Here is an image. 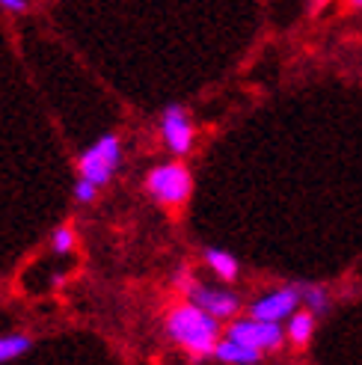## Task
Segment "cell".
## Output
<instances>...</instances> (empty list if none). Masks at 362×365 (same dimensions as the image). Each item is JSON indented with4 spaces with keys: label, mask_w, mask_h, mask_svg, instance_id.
<instances>
[{
    "label": "cell",
    "mask_w": 362,
    "mask_h": 365,
    "mask_svg": "<svg viewBox=\"0 0 362 365\" xmlns=\"http://www.w3.org/2000/svg\"><path fill=\"white\" fill-rule=\"evenodd\" d=\"M164 333L170 341H175L181 351H187L193 359L214 356V348L220 341V318L205 312L199 303L187 300L172 306L164 318Z\"/></svg>",
    "instance_id": "1"
},
{
    "label": "cell",
    "mask_w": 362,
    "mask_h": 365,
    "mask_svg": "<svg viewBox=\"0 0 362 365\" xmlns=\"http://www.w3.org/2000/svg\"><path fill=\"white\" fill-rule=\"evenodd\" d=\"M146 193L164 208H178L185 205L193 193V175L181 160L157 163L146 175Z\"/></svg>",
    "instance_id": "2"
},
{
    "label": "cell",
    "mask_w": 362,
    "mask_h": 365,
    "mask_svg": "<svg viewBox=\"0 0 362 365\" xmlns=\"http://www.w3.org/2000/svg\"><path fill=\"white\" fill-rule=\"evenodd\" d=\"M119 167H122V140H119V134H101L78 158V175L95 181L98 187L110 185V178Z\"/></svg>",
    "instance_id": "3"
},
{
    "label": "cell",
    "mask_w": 362,
    "mask_h": 365,
    "mask_svg": "<svg viewBox=\"0 0 362 365\" xmlns=\"http://www.w3.org/2000/svg\"><path fill=\"white\" fill-rule=\"evenodd\" d=\"M226 336L238 339L249 348H256L262 354H276L282 351V344L288 341L285 336V327L279 321H264V318H232L229 327H226Z\"/></svg>",
    "instance_id": "4"
},
{
    "label": "cell",
    "mask_w": 362,
    "mask_h": 365,
    "mask_svg": "<svg viewBox=\"0 0 362 365\" xmlns=\"http://www.w3.org/2000/svg\"><path fill=\"white\" fill-rule=\"evenodd\" d=\"M160 140H164V145L175 158L190 155L193 140H196V128L190 122V113L185 104H167L164 110H160Z\"/></svg>",
    "instance_id": "5"
},
{
    "label": "cell",
    "mask_w": 362,
    "mask_h": 365,
    "mask_svg": "<svg viewBox=\"0 0 362 365\" xmlns=\"http://www.w3.org/2000/svg\"><path fill=\"white\" fill-rule=\"evenodd\" d=\"M300 288L297 285H279L274 291H264L262 297H256L249 303L247 312L252 318H264V321H288L297 309H300Z\"/></svg>",
    "instance_id": "6"
},
{
    "label": "cell",
    "mask_w": 362,
    "mask_h": 365,
    "mask_svg": "<svg viewBox=\"0 0 362 365\" xmlns=\"http://www.w3.org/2000/svg\"><path fill=\"white\" fill-rule=\"evenodd\" d=\"M185 294H187V300L199 303V306L205 309V312L217 315L220 321H232V318H238V312L244 309L241 297L234 294V291H229V288H217V285L193 282V285L185 291Z\"/></svg>",
    "instance_id": "7"
},
{
    "label": "cell",
    "mask_w": 362,
    "mask_h": 365,
    "mask_svg": "<svg viewBox=\"0 0 362 365\" xmlns=\"http://www.w3.org/2000/svg\"><path fill=\"white\" fill-rule=\"evenodd\" d=\"M214 359L226 362V365H256V362H262V351L249 348V344L232 339V336H223L214 348Z\"/></svg>",
    "instance_id": "8"
},
{
    "label": "cell",
    "mask_w": 362,
    "mask_h": 365,
    "mask_svg": "<svg viewBox=\"0 0 362 365\" xmlns=\"http://www.w3.org/2000/svg\"><path fill=\"white\" fill-rule=\"evenodd\" d=\"M202 259H205V264L214 270V277L220 279V282H238V277H241V262L234 259L229 250L205 247V250H202Z\"/></svg>",
    "instance_id": "9"
},
{
    "label": "cell",
    "mask_w": 362,
    "mask_h": 365,
    "mask_svg": "<svg viewBox=\"0 0 362 365\" xmlns=\"http://www.w3.org/2000/svg\"><path fill=\"white\" fill-rule=\"evenodd\" d=\"M315 327H318V315L312 312V309L303 306L285 321V336H288V341H291L294 348H306V344L312 341V336H315Z\"/></svg>",
    "instance_id": "10"
},
{
    "label": "cell",
    "mask_w": 362,
    "mask_h": 365,
    "mask_svg": "<svg viewBox=\"0 0 362 365\" xmlns=\"http://www.w3.org/2000/svg\"><path fill=\"white\" fill-rule=\"evenodd\" d=\"M300 288V303L306 309H312L315 315H324L330 312V291L324 285H312V282H297Z\"/></svg>",
    "instance_id": "11"
},
{
    "label": "cell",
    "mask_w": 362,
    "mask_h": 365,
    "mask_svg": "<svg viewBox=\"0 0 362 365\" xmlns=\"http://www.w3.org/2000/svg\"><path fill=\"white\" fill-rule=\"evenodd\" d=\"M30 351H33V339L30 336H24V333H6V336H0V362L21 359Z\"/></svg>",
    "instance_id": "12"
},
{
    "label": "cell",
    "mask_w": 362,
    "mask_h": 365,
    "mask_svg": "<svg viewBox=\"0 0 362 365\" xmlns=\"http://www.w3.org/2000/svg\"><path fill=\"white\" fill-rule=\"evenodd\" d=\"M71 250H75V229H71V226L53 229V235H51V252L53 255H66Z\"/></svg>",
    "instance_id": "13"
},
{
    "label": "cell",
    "mask_w": 362,
    "mask_h": 365,
    "mask_svg": "<svg viewBox=\"0 0 362 365\" xmlns=\"http://www.w3.org/2000/svg\"><path fill=\"white\" fill-rule=\"evenodd\" d=\"M71 196H75V202H81V205H89V202H95V196H98V185L95 181H89V178H78V185H75V190H71Z\"/></svg>",
    "instance_id": "14"
},
{
    "label": "cell",
    "mask_w": 362,
    "mask_h": 365,
    "mask_svg": "<svg viewBox=\"0 0 362 365\" xmlns=\"http://www.w3.org/2000/svg\"><path fill=\"white\" fill-rule=\"evenodd\" d=\"M0 9H6L12 15H24V12L33 9V4L30 0H0Z\"/></svg>",
    "instance_id": "15"
},
{
    "label": "cell",
    "mask_w": 362,
    "mask_h": 365,
    "mask_svg": "<svg viewBox=\"0 0 362 365\" xmlns=\"http://www.w3.org/2000/svg\"><path fill=\"white\" fill-rule=\"evenodd\" d=\"M348 6L351 9H362V0H348Z\"/></svg>",
    "instance_id": "16"
},
{
    "label": "cell",
    "mask_w": 362,
    "mask_h": 365,
    "mask_svg": "<svg viewBox=\"0 0 362 365\" xmlns=\"http://www.w3.org/2000/svg\"><path fill=\"white\" fill-rule=\"evenodd\" d=\"M327 4V0H312V9H318V6H324Z\"/></svg>",
    "instance_id": "17"
}]
</instances>
